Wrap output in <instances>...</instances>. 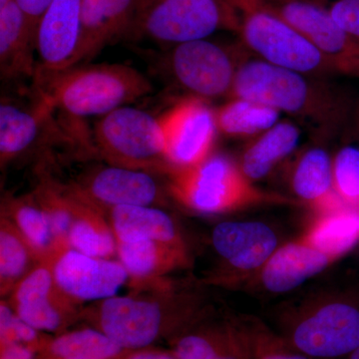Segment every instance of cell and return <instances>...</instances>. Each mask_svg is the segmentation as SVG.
<instances>
[{"mask_svg": "<svg viewBox=\"0 0 359 359\" xmlns=\"http://www.w3.org/2000/svg\"><path fill=\"white\" fill-rule=\"evenodd\" d=\"M242 13L228 0H151L135 13L126 36L179 45L215 32H238Z\"/></svg>", "mask_w": 359, "mask_h": 359, "instance_id": "cell-6", "label": "cell"}, {"mask_svg": "<svg viewBox=\"0 0 359 359\" xmlns=\"http://www.w3.org/2000/svg\"><path fill=\"white\" fill-rule=\"evenodd\" d=\"M71 190L102 210L120 205H153L163 199L152 174L113 165L87 174Z\"/></svg>", "mask_w": 359, "mask_h": 359, "instance_id": "cell-15", "label": "cell"}, {"mask_svg": "<svg viewBox=\"0 0 359 359\" xmlns=\"http://www.w3.org/2000/svg\"><path fill=\"white\" fill-rule=\"evenodd\" d=\"M2 211L20 231L37 261L58 256L48 219L35 197L11 201Z\"/></svg>", "mask_w": 359, "mask_h": 359, "instance_id": "cell-30", "label": "cell"}, {"mask_svg": "<svg viewBox=\"0 0 359 359\" xmlns=\"http://www.w3.org/2000/svg\"><path fill=\"white\" fill-rule=\"evenodd\" d=\"M73 205L70 249L87 256L111 259L117 254V242L102 209L67 189Z\"/></svg>", "mask_w": 359, "mask_h": 359, "instance_id": "cell-26", "label": "cell"}, {"mask_svg": "<svg viewBox=\"0 0 359 359\" xmlns=\"http://www.w3.org/2000/svg\"><path fill=\"white\" fill-rule=\"evenodd\" d=\"M344 359H359V346Z\"/></svg>", "mask_w": 359, "mask_h": 359, "instance_id": "cell-43", "label": "cell"}, {"mask_svg": "<svg viewBox=\"0 0 359 359\" xmlns=\"http://www.w3.org/2000/svg\"><path fill=\"white\" fill-rule=\"evenodd\" d=\"M151 0H136V13L139 9L142 8L144 6L148 4ZM233 6L237 7L238 11L242 13H248V11H252V9L257 8L256 4L250 2V0H228Z\"/></svg>", "mask_w": 359, "mask_h": 359, "instance_id": "cell-40", "label": "cell"}, {"mask_svg": "<svg viewBox=\"0 0 359 359\" xmlns=\"http://www.w3.org/2000/svg\"><path fill=\"white\" fill-rule=\"evenodd\" d=\"M335 261L334 257L311 247L301 238L278 248L250 280L268 294H285L301 287Z\"/></svg>", "mask_w": 359, "mask_h": 359, "instance_id": "cell-17", "label": "cell"}, {"mask_svg": "<svg viewBox=\"0 0 359 359\" xmlns=\"http://www.w3.org/2000/svg\"><path fill=\"white\" fill-rule=\"evenodd\" d=\"M212 244L230 273L226 282L250 280L278 249L276 231L262 222H224L212 233Z\"/></svg>", "mask_w": 359, "mask_h": 359, "instance_id": "cell-13", "label": "cell"}, {"mask_svg": "<svg viewBox=\"0 0 359 359\" xmlns=\"http://www.w3.org/2000/svg\"><path fill=\"white\" fill-rule=\"evenodd\" d=\"M49 335L35 330L21 320L8 302L0 304V344H23L39 349V353Z\"/></svg>", "mask_w": 359, "mask_h": 359, "instance_id": "cell-35", "label": "cell"}, {"mask_svg": "<svg viewBox=\"0 0 359 359\" xmlns=\"http://www.w3.org/2000/svg\"><path fill=\"white\" fill-rule=\"evenodd\" d=\"M39 263L25 238L13 222L1 214L0 219V292L6 297Z\"/></svg>", "mask_w": 359, "mask_h": 359, "instance_id": "cell-32", "label": "cell"}, {"mask_svg": "<svg viewBox=\"0 0 359 359\" xmlns=\"http://www.w3.org/2000/svg\"><path fill=\"white\" fill-rule=\"evenodd\" d=\"M299 137V130L292 123H276L245 147L238 164L241 169L250 181L264 178L297 148Z\"/></svg>", "mask_w": 359, "mask_h": 359, "instance_id": "cell-27", "label": "cell"}, {"mask_svg": "<svg viewBox=\"0 0 359 359\" xmlns=\"http://www.w3.org/2000/svg\"><path fill=\"white\" fill-rule=\"evenodd\" d=\"M230 97L264 104L325 128L339 114V104L327 86L263 60L241 65Z\"/></svg>", "mask_w": 359, "mask_h": 359, "instance_id": "cell-4", "label": "cell"}, {"mask_svg": "<svg viewBox=\"0 0 359 359\" xmlns=\"http://www.w3.org/2000/svg\"><path fill=\"white\" fill-rule=\"evenodd\" d=\"M160 122L171 170L196 166L212 155L218 128L215 110L204 99H182L160 116Z\"/></svg>", "mask_w": 359, "mask_h": 359, "instance_id": "cell-11", "label": "cell"}, {"mask_svg": "<svg viewBox=\"0 0 359 359\" xmlns=\"http://www.w3.org/2000/svg\"><path fill=\"white\" fill-rule=\"evenodd\" d=\"M124 351L100 330L82 328L49 337L37 359H113Z\"/></svg>", "mask_w": 359, "mask_h": 359, "instance_id": "cell-29", "label": "cell"}, {"mask_svg": "<svg viewBox=\"0 0 359 359\" xmlns=\"http://www.w3.org/2000/svg\"><path fill=\"white\" fill-rule=\"evenodd\" d=\"M83 0H52L36 32L37 72L72 67L81 35Z\"/></svg>", "mask_w": 359, "mask_h": 359, "instance_id": "cell-16", "label": "cell"}, {"mask_svg": "<svg viewBox=\"0 0 359 359\" xmlns=\"http://www.w3.org/2000/svg\"><path fill=\"white\" fill-rule=\"evenodd\" d=\"M39 355V349L27 344H0V359H37Z\"/></svg>", "mask_w": 359, "mask_h": 359, "instance_id": "cell-37", "label": "cell"}, {"mask_svg": "<svg viewBox=\"0 0 359 359\" xmlns=\"http://www.w3.org/2000/svg\"><path fill=\"white\" fill-rule=\"evenodd\" d=\"M167 175L172 197L200 214H223L252 205L290 202L283 196L257 188L240 165L224 155L212 154L199 165L172 169Z\"/></svg>", "mask_w": 359, "mask_h": 359, "instance_id": "cell-5", "label": "cell"}, {"mask_svg": "<svg viewBox=\"0 0 359 359\" xmlns=\"http://www.w3.org/2000/svg\"><path fill=\"white\" fill-rule=\"evenodd\" d=\"M113 359H177L171 351L153 348L152 346L145 348L124 351Z\"/></svg>", "mask_w": 359, "mask_h": 359, "instance_id": "cell-38", "label": "cell"}, {"mask_svg": "<svg viewBox=\"0 0 359 359\" xmlns=\"http://www.w3.org/2000/svg\"><path fill=\"white\" fill-rule=\"evenodd\" d=\"M238 33L248 49L276 67L309 76L334 70L304 35L264 7L242 13Z\"/></svg>", "mask_w": 359, "mask_h": 359, "instance_id": "cell-8", "label": "cell"}, {"mask_svg": "<svg viewBox=\"0 0 359 359\" xmlns=\"http://www.w3.org/2000/svg\"><path fill=\"white\" fill-rule=\"evenodd\" d=\"M94 145L110 165L168 174L171 166L165 152L160 117L123 106L102 116L93 130Z\"/></svg>", "mask_w": 359, "mask_h": 359, "instance_id": "cell-7", "label": "cell"}, {"mask_svg": "<svg viewBox=\"0 0 359 359\" xmlns=\"http://www.w3.org/2000/svg\"><path fill=\"white\" fill-rule=\"evenodd\" d=\"M280 114L264 104L241 98H231L215 110L218 131L230 137L261 135L278 123Z\"/></svg>", "mask_w": 359, "mask_h": 359, "instance_id": "cell-31", "label": "cell"}, {"mask_svg": "<svg viewBox=\"0 0 359 359\" xmlns=\"http://www.w3.org/2000/svg\"><path fill=\"white\" fill-rule=\"evenodd\" d=\"M35 199L48 219L58 255L70 249L69 235L73 224V205L67 189L63 190L60 187L52 184H42L37 189Z\"/></svg>", "mask_w": 359, "mask_h": 359, "instance_id": "cell-33", "label": "cell"}, {"mask_svg": "<svg viewBox=\"0 0 359 359\" xmlns=\"http://www.w3.org/2000/svg\"><path fill=\"white\" fill-rule=\"evenodd\" d=\"M117 257L137 287L159 282L162 276L189 264L185 244L160 241L117 242Z\"/></svg>", "mask_w": 359, "mask_h": 359, "instance_id": "cell-21", "label": "cell"}, {"mask_svg": "<svg viewBox=\"0 0 359 359\" xmlns=\"http://www.w3.org/2000/svg\"><path fill=\"white\" fill-rule=\"evenodd\" d=\"M328 11L335 22L359 41V0H337Z\"/></svg>", "mask_w": 359, "mask_h": 359, "instance_id": "cell-36", "label": "cell"}, {"mask_svg": "<svg viewBox=\"0 0 359 359\" xmlns=\"http://www.w3.org/2000/svg\"><path fill=\"white\" fill-rule=\"evenodd\" d=\"M116 242L152 240L185 244L178 226L167 212L152 205H120L109 209Z\"/></svg>", "mask_w": 359, "mask_h": 359, "instance_id": "cell-25", "label": "cell"}, {"mask_svg": "<svg viewBox=\"0 0 359 359\" xmlns=\"http://www.w3.org/2000/svg\"><path fill=\"white\" fill-rule=\"evenodd\" d=\"M204 308L162 282L157 295H114L84 309L81 318L125 351H133L169 341Z\"/></svg>", "mask_w": 359, "mask_h": 359, "instance_id": "cell-1", "label": "cell"}, {"mask_svg": "<svg viewBox=\"0 0 359 359\" xmlns=\"http://www.w3.org/2000/svg\"><path fill=\"white\" fill-rule=\"evenodd\" d=\"M233 51L207 39L175 45L166 56L167 70L191 96L215 99L231 96L242 63Z\"/></svg>", "mask_w": 359, "mask_h": 359, "instance_id": "cell-9", "label": "cell"}, {"mask_svg": "<svg viewBox=\"0 0 359 359\" xmlns=\"http://www.w3.org/2000/svg\"><path fill=\"white\" fill-rule=\"evenodd\" d=\"M168 342L177 359H241L226 316L205 308Z\"/></svg>", "mask_w": 359, "mask_h": 359, "instance_id": "cell-22", "label": "cell"}, {"mask_svg": "<svg viewBox=\"0 0 359 359\" xmlns=\"http://www.w3.org/2000/svg\"><path fill=\"white\" fill-rule=\"evenodd\" d=\"M294 27L330 60L334 70L346 72L359 51V41L332 18L328 8L313 0H285L261 4Z\"/></svg>", "mask_w": 359, "mask_h": 359, "instance_id": "cell-12", "label": "cell"}, {"mask_svg": "<svg viewBox=\"0 0 359 359\" xmlns=\"http://www.w3.org/2000/svg\"><path fill=\"white\" fill-rule=\"evenodd\" d=\"M311 247L335 259L353 249L359 241V212L344 207L318 215L302 235Z\"/></svg>", "mask_w": 359, "mask_h": 359, "instance_id": "cell-28", "label": "cell"}, {"mask_svg": "<svg viewBox=\"0 0 359 359\" xmlns=\"http://www.w3.org/2000/svg\"><path fill=\"white\" fill-rule=\"evenodd\" d=\"M53 261L44 259L35 264L9 294V306L35 330L60 334L81 318L82 311L78 309L79 304L63 294L56 285Z\"/></svg>", "mask_w": 359, "mask_h": 359, "instance_id": "cell-10", "label": "cell"}, {"mask_svg": "<svg viewBox=\"0 0 359 359\" xmlns=\"http://www.w3.org/2000/svg\"><path fill=\"white\" fill-rule=\"evenodd\" d=\"M224 316L241 359H311L262 318L240 313Z\"/></svg>", "mask_w": 359, "mask_h": 359, "instance_id": "cell-24", "label": "cell"}, {"mask_svg": "<svg viewBox=\"0 0 359 359\" xmlns=\"http://www.w3.org/2000/svg\"><path fill=\"white\" fill-rule=\"evenodd\" d=\"M36 29L15 0L0 6V73L6 81L35 79Z\"/></svg>", "mask_w": 359, "mask_h": 359, "instance_id": "cell-19", "label": "cell"}, {"mask_svg": "<svg viewBox=\"0 0 359 359\" xmlns=\"http://www.w3.org/2000/svg\"><path fill=\"white\" fill-rule=\"evenodd\" d=\"M334 192L344 205L359 204V149H341L332 161Z\"/></svg>", "mask_w": 359, "mask_h": 359, "instance_id": "cell-34", "label": "cell"}, {"mask_svg": "<svg viewBox=\"0 0 359 359\" xmlns=\"http://www.w3.org/2000/svg\"><path fill=\"white\" fill-rule=\"evenodd\" d=\"M346 72L358 73L359 74V51L354 55V57L351 59L348 67H347Z\"/></svg>", "mask_w": 359, "mask_h": 359, "instance_id": "cell-41", "label": "cell"}, {"mask_svg": "<svg viewBox=\"0 0 359 359\" xmlns=\"http://www.w3.org/2000/svg\"><path fill=\"white\" fill-rule=\"evenodd\" d=\"M7 1H9V0H0V6H4Z\"/></svg>", "mask_w": 359, "mask_h": 359, "instance_id": "cell-44", "label": "cell"}, {"mask_svg": "<svg viewBox=\"0 0 359 359\" xmlns=\"http://www.w3.org/2000/svg\"><path fill=\"white\" fill-rule=\"evenodd\" d=\"M252 4H256L257 6H261L264 4H271V2L285 1V0H250Z\"/></svg>", "mask_w": 359, "mask_h": 359, "instance_id": "cell-42", "label": "cell"}, {"mask_svg": "<svg viewBox=\"0 0 359 359\" xmlns=\"http://www.w3.org/2000/svg\"><path fill=\"white\" fill-rule=\"evenodd\" d=\"M53 107L37 93L32 108L2 97L0 104V162L1 168L18 159L37 143Z\"/></svg>", "mask_w": 359, "mask_h": 359, "instance_id": "cell-20", "label": "cell"}, {"mask_svg": "<svg viewBox=\"0 0 359 359\" xmlns=\"http://www.w3.org/2000/svg\"><path fill=\"white\" fill-rule=\"evenodd\" d=\"M271 327L311 359H344L359 346V301L323 294L278 311Z\"/></svg>", "mask_w": 359, "mask_h": 359, "instance_id": "cell-3", "label": "cell"}, {"mask_svg": "<svg viewBox=\"0 0 359 359\" xmlns=\"http://www.w3.org/2000/svg\"><path fill=\"white\" fill-rule=\"evenodd\" d=\"M53 273L59 290L78 304L114 297L129 280L119 261L87 256L72 249L54 259Z\"/></svg>", "mask_w": 359, "mask_h": 359, "instance_id": "cell-14", "label": "cell"}, {"mask_svg": "<svg viewBox=\"0 0 359 359\" xmlns=\"http://www.w3.org/2000/svg\"><path fill=\"white\" fill-rule=\"evenodd\" d=\"M292 188L318 215L346 205L334 192L332 161L321 148L309 149L299 156L292 170Z\"/></svg>", "mask_w": 359, "mask_h": 359, "instance_id": "cell-23", "label": "cell"}, {"mask_svg": "<svg viewBox=\"0 0 359 359\" xmlns=\"http://www.w3.org/2000/svg\"><path fill=\"white\" fill-rule=\"evenodd\" d=\"M15 1L25 11L28 20L37 32L40 18L43 15L44 11H46L52 0H15Z\"/></svg>", "mask_w": 359, "mask_h": 359, "instance_id": "cell-39", "label": "cell"}, {"mask_svg": "<svg viewBox=\"0 0 359 359\" xmlns=\"http://www.w3.org/2000/svg\"><path fill=\"white\" fill-rule=\"evenodd\" d=\"M36 92L54 108L75 118L102 116L152 93L143 73L125 65H75L36 72Z\"/></svg>", "mask_w": 359, "mask_h": 359, "instance_id": "cell-2", "label": "cell"}, {"mask_svg": "<svg viewBox=\"0 0 359 359\" xmlns=\"http://www.w3.org/2000/svg\"><path fill=\"white\" fill-rule=\"evenodd\" d=\"M135 13L136 0H83L81 35L73 66L91 60L104 47L126 36Z\"/></svg>", "mask_w": 359, "mask_h": 359, "instance_id": "cell-18", "label": "cell"}]
</instances>
